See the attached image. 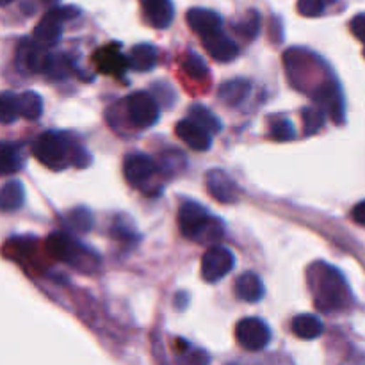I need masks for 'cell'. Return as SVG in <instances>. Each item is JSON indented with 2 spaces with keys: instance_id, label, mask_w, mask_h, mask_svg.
Instances as JSON below:
<instances>
[{
  "instance_id": "1",
  "label": "cell",
  "mask_w": 365,
  "mask_h": 365,
  "mask_svg": "<svg viewBox=\"0 0 365 365\" xmlns=\"http://www.w3.org/2000/svg\"><path fill=\"white\" fill-rule=\"evenodd\" d=\"M309 273L310 287L314 291V302L321 312H334L342 309L349 298L344 278L331 266H312Z\"/></svg>"
},
{
  "instance_id": "2",
  "label": "cell",
  "mask_w": 365,
  "mask_h": 365,
  "mask_svg": "<svg viewBox=\"0 0 365 365\" xmlns=\"http://www.w3.org/2000/svg\"><path fill=\"white\" fill-rule=\"evenodd\" d=\"M178 228L182 235L202 245H214L225 234L223 221L210 216L205 207L196 202H185L178 210Z\"/></svg>"
},
{
  "instance_id": "3",
  "label": "cell",
  "mask_w": 365,
  "mask_h": 365,
  "mask_svg": "<svg viewBox=\"0 0 365 365\" xmlns=\"http://www.w3.org/2000/svg\"><path fill=\"white\" fill-rule=\"evenodd\" d=\"M32 153L41 164L50 170H63L68 163H75L78 168L86 164V152L71 143L59 132H45L32 145Z\"/></svg>"
},
{
  "instance_id": "4",
  "label": "cell",
  "mask_w": 365,
  "mask_h": 365,
  "mask_svg": "<svg viewBox=\"0 0 365 365\" xmlns=\"http://www.w3.org/2000/svg\"><path fill=\"white\" fill-rule=\"evenodd\" d=\"M77 7H53L45 16L39 20L34 29V39L45 46H53L61 38L63 32V24L70 18L77 16Z\"/></svg>"
},
{
  "instance_id": "5",
  "label": "cell",
  "mask_w": 365,
  "mask_h": 365,
  "mask_svg": "<svg viewBox=\"0 0 365 365\" xmlns=\"http://www.w3.org/2000/svg\"><path fill=\"white\" fill-rule=\"evenodd\" d=\"M235 264L234 253L230 252L225 246H210L205 253H203L202 259V277L203 280L214 284V282H220L221 278L227 277L232 271Z\"/></svg>"
},
{
  "instance_id": "6",
  "label": "cell",
  "mask_w": 365,
  "mask_h": 365,
  "mask_svg": "<svg viewBox=\"0 0 365 365\" xmlns=\"http://www.w3.org/2000/svg\"><path fill=\"white\" fill-rule=\"evenodd\" d=\"M235 339L239 346L248 351H262L271 341V331L262 319L257 317H246L241 319L235 327Z\"/></svg>"
},
{
  "instance_id": "7",
  "label": "cell",
  "mask_w": 365,
  "mask_h": 365,
  "mask_svg": "<svg viewBox=\"0 0 365 365\" xmlns=\"http://www.w3.org/2000/svg\"><path fill=\"white\" fill-rule=\"evenodd\" d=\"M127 114L128 120L134 127L148 128L153 123H157L160 116L159 103L153 100L152 95L148 93L138 91L134 95L128 96L127 100Z\"/></svg>"
},
{
  "instance_id": "8",
  "label": "cell",
  "mask_w": 365,
  "mask_h": 365,
  "mask_svg": "<svg viewBox=\"0 0 365 365\" xmlns=\"http://www.w3.org/2000/svg\"><path fill=\"white\" fill-rule=\"evenodd\" d=\"M45 250L52 259L59 260V262H68V264H81L78 262V257H86V250L78 245L77 241H73L71 237L64 234H50V237L46 239ZM78 267V266H77Z\"/></svg>"
},
{
  "instance_id": "9",
  "label": "cell",
  "mask_w": 365,
  "mask_h": 365,
  "mask_svg": "<svg viewBox=\"0 0 365 365\" xmlns=\"http://www.w3.org/2000/svg\"><path fill=\"white\" fill-rule=\"evenodd\" d=\"M157 170V164L152 157L145 153H132L123 163V175L127 182L134 187H143V184L153 177Z\"/></svg>"
},
{
  "instance_id": "10",
  "label": "cell",
  "mask_w": 365,
  "mask_h": 365,
  "mask_svg": "<svg viewBox=\"0 0 365 365\" xmlns=\"http://www.w3.org/2000/svg\"><path fill=\"white\" fill-rule=\"evenodd\" d=\"M209 195L220 203H235L239 200V189L235 182L221 170H210L205 177Z\"/></svg>"
},
{
  "instance_id": "11",
  "label": "cell",
  "mask_w": 365,
  "mask_h": 365,
  "mask_svg": "<svg viewBox=\"0 0 365 365\" xmlns=\"http://www.w3.org/2000/svg\"><path fill=\"white\" fill-rule=\"evenodd\" d=\"M203 48L207 50L210 57L217 63H230L239 56L237 43L228 38L223 31H217L214 34L202 38Z\"/></svg>"
},
{
  "instance_id": "12",
  "label": "cell",
  "mask_w": 365,
  "mask_h": 365,
  "mask_svg": "<svg viewBox=\"0 0 365 365\" xmlns=\"http://www.w3.org/2000/svg\"><path fill=\"white\" fill-rule=\"evenodd\" d=\"M177 132L178 139L182 143L189 146V148L196 150V152H205V150L210 148L212 145V138H210V132L205 130L202 125H198L196 121H192L191 118L189 120H182L177 123Z\"/></svg>"
},
{
  "instance_id": "13",
  "label": "cell",
  "mask_w": 365,
  "mask_h": 365,
  "mask_svg": "<svg viewBox=\"0 0 365 365\" xmlns=\"http://www.w3.org/2000/svg\"><path fill=\"white\" fill-rule=\"evenodd\" d=\"M95 63L102 73L116 75V77H121L125 73V70L130 66L128 57H125L120 52V45H107L103 48H100L95 53Z\"/></svg>"
},
{
  "instance_id": "14",
  "label": "cell",
  "mask_w": 365,
  "mask_h": 365,
  "mask_svg": "<svg viewBox=\"0 0 365 365\" xmlns=\"http://www.w3.org/2000/svg\"><path fill=\"white\" fill-rule=\"evenodd\" d=\"M50 53L46 46L39 41H24L18 48V64L27 71H45L48 64Z\"/></svg>"
},
{
  "instance_id": "15",
  "label": "cell",
  "mask_w": 365,
  "mask_h": 365,
  "mask_svg": "<svg viewBox=\"0 0 365 365\" xmlns=\"http://www.w3.org/2000/svg\"><path fill=\"white\" fill-rule=\"evenodd\" d=\"M187 24L200 38L214 34V32L221 31V16L214 11L209 9H200L195 7L187 13Z\"/></svg>"
},
{
  "instance_id": "16",
  "label": "cell",
  "mask_w": 365,
  "mask_h": 365,
  "mask_svg": "<svg viewBox=\"0 0 365 365\" xmlns=\"http://www.w3.org/2000/svg\"><path fill=\"white\" fill-rule=\"evenodd\" d=\"M146 20L155 29H166L173 20L171 0H141Z\"/></svg>"
},
{
  "instance_id": "17",
  "label": "cell",
  "mask_w": 365,
  "mask_h": 365,
  "mask_svg": "<svg viewBox=\"0 0 365 365\" xmlns=\"http://www.w3.org/2000/svg\"><path fill=\"white\" fill-rule=\"evenodd\" d=\"M235 296L241 302L257 303L264 298V284L255 273H242L235 280Z\"/></svg>"
},
{
  "instance_id": "18",
  "label": "cell",
  "mask_w": 365,
  "mask_h": 365,
  "mask_svg": "<svg viewBox=\"0 0 365 365\" xmlns=\"http://www.w3.org/2000/svg\"><path fill=\"white\" fill-rule=\"evenodd\" d=\"M292 334L303 341H314L323 334V323L312 314H302L292 319Z\"/></svg>"
},
{
  "instance_id": "19",
  "label": "cell",
  "mask_w": 365,
  "mask_h": 365,
  "mask_svg": "<svg viewBox=\"0 0 365 365\" xmlns=\"http://www.w3.org/2000/svg\"><path fill=\"white\" fill-rule=\"evenodd\" d=\"M24 166V148L16 143H4L0 148V170L2 175H13Z\"/></svg>"
},
{
  "instance_id": "20",
  "label": "cell",
  "mask_w": 365,
  "mask_h": 365,
  "mask_svg": "<svg viewBox=\"0 0 365 365\" xmlns=\"http://www.w3.org/2000/svg\"><path fill=\"white\" fill-rule=\"evenodd\" d=\"M128 63L135 71H148L155 66L157 63V48L148 43L135 45L128 53Z\"/></svg>"
},
{
  "instance_id": "21",
  "label": "cell",
  "mask_w": 365,
  "mask_h": 365,
  "mask_svg": "<svg viewBox=\"0 0 365 365\" xmlns=\"http://www.w3.org/2000/svg\"><path fill=\"white\" fill-rule=\"evenodd\" d=\"M250 89H252V86H250L248 81L235 78V81L225 82L220 91H217V95H220L221 102L227 103V106H239L248 96Z\"/></svg>"
},
{
  "instance_id": "22",
  "label": "cell",
  "mask_w": 365,
  "mask_h": 365,
  "mask_svg": "<svg viewBox=\"0 0 365 365\" xmlns=\"http://www.w3.org/2000/svg\"><path fill=\"white\" fill-rule=\"evenodd\" d=\"M24 185L18 180H9L7 184H4L2 191H0V207L4 210L20 209L21 203H24Z\"/></svg>"
},
{
  "instance_id": "23",
  "label": "cell",
  "mask_w": 365,
  "mask_h": 365,
  "mask_svg": "<svg viewBox=\"0 0 365 365\" xmlns=\"http://www.w3.org/2000/svg\"><path fill=\"white\" fill-rule=\"evenodd\" d=\"M18 109L20 116L25 120H38L43 113V102L34 91H25L18 96Z\"/></svg>"
},
{
  "instance_id": "24",
  "label": "cell",
  "mask_w": 365,
  "mask_h": 365,
  "mask_svg": "<svg viewBox=\"0 0 365 365\" xmlns=\"http://www.w3.org/2000/svg\"><path fill=\"white\" fill-rule=\"evenodd\" d=\"M189 118L192 121H196L198 125H202L205 130H209L210 134H217L221 132V121L216 114L210 113L209 109H205L203 106H192L189 110Z\"/></svg>"
},
{
  "instance_id": "25",
  "label": "cell",
  "mask_w": 365,
  "mask_h": 365,
  "mask_svg": "<svg viewBox=\"0 0 365 365\" xmlns=\"http://www.w3.org/2000/svg\"><path fill=\"white\" fill-rule=\"evenodd\" d=\"M303 130L307 135H312L316 132L321 130V127L324 125V113L319 107H307L303 110Z\"/></svg>"
},
{
  "instance_id": "26",
  "label": "cell",
  "mask_w": 365,
  "mask_h": 365,
  "mask_svg": "<svg viewBox=\"0 0 365 365\" xmlns=\"http://www.w3.org/2000/svg\"><path fill=\"white\" fill-rule=\"evenodd\" d=\"M20 116V109H18V96H13L11 93H4L0 98V120L4 125L13 123L16 118Z\"/></svg>"
},
{
  "instance_id": "27",
  "label": "cell",
  "mask_w": 365,
  "mask_h": 365,
  "mask_svg": "<svg viewBox=\"0 0 365 365\" xmlns=\"http://www.w3.org/2000/svg\"><path fill=\"white\" fill-rule=\"evenodd\" d=\"M234 27L239 34H242L245 38H248V39H253L257 36V32H259V27H260L259 14H257L255 11H248V13L242 16V20L239 21V24H235Z\"/></svg>"
},
{
  "instance_id": "28",
  "label": "cell",
  "mask_w": 365,
  "mask_h": 365,
  "mask_svg": "<svg viewBox=\"0 0 365 365\" xmlns=\"http://www.w3.org/2000/svg\"><path fill=\"white\" fill-rule=\"evenodd\" d=\"M334 2L335 0H298V13L307 18L319 16Z\"/></svg>"
},
{
  "instance_id": "29",
  "label": "cell",
  "mask_w": 365,
  "mask_h": 365,
  "mask_svg": "<svg viewBox=\"0 0 365 365\" xmlns=\"http://www.w3.org/2000/svg\"><path fill=\"white\" fill-rule=\"evenodd\" d=\"M269 132L273 135V139H277V141H291L296 135L294 127H292V123L289 120H280L271 123Z\"/></svg>"
},
{
  "instance_id": "30",
  "label": "cell",
  "mask_w": 365,
  "mask_h": 365,
  "mask_svg": "<svg viewBox=\"0 0 365 365\" xmlns=\"http://www.w3.org/2000/svg\"><path fill=\"white\" fill-rule=\"evenodd\" d=\"M184 71L189 75V77L192 78H202L207 75V66L205 63H203L202 59H200L198 56H195V53H189L187 57H185L184 61Z\"/></svg>"
},
{
  "instance_id": "31",
  "label": "cell",
  "mask_w": 365,
  "mask_h": 365,
  "mask_svg": "<svg viewBox=\"0 0 365 365\" xmlns=\"http://www.w3.org/2000/svg\"><path fill=\"white\" fill-rule=\"evenodd\" d=\"M70 221L71 227L75 228L77 232H88L91 228V214L88 212L86 209H77L70 214Z\"/></svg>"
},
{
  "instance_id": "32",
  "label": "cell",
  "mask_w": 365,
  "mask_h": 365,
  "mask_svg": "<svg viewBox=\"0 0 365 365\" xmlns=\"http://www.w3.org/2000/svg\"><path fill=\"white\" fill-rule=\"evenodd\" d=\"M349 27H351L353 36L365 43V13L356 14V16L351 20V24H349Z\"/></svg>"
},
{
  "instance_id": "33",
  "label": "cell",
  "mask_w": 365,
  "mask_h": 365,
  "mask_svg": "<svg viewBox=\"0 0 365 365\" xmlns=\"http://www.w3.org/2000/svg\"><path fill=\"white\" fill-rule=\"evenodd\" d=\"M351 217L356 221V223L362 225V227H365V200H364V202L356 203V205L353 207Z\"/></svg>"
},
{
  "instance_id": "34",
  "label": "cell",
  "mask_w": 365,
  "mask_h": 365,
  "mask_svg": "<svg viewBox=\"0 0 365 365\" xmlns=\"http://www.w3.org/2000/svg\"><path fill=\"white\" fill-rule=\"evenodd\" d=\"M11 2H14V0H0V4H2V6H7V4H11Z\"/></svg>"
},
{
  "instance_id": "35",
  "label": "cell",
  "mask_w": 365,
  "mask_h": 365,
  "mask_svg": "<svg viewBox=\"0 0 365 365\" xmlns=\"http://www.w3.org/2000/svg\"><path fill=\"white\" fill-rule=\"evenodd\" d=\"M43 2H46V4H53V2H57V0H43Z\"/></svg>"
},
{
  "instance_id": "36",
  "label": "cell",
  "mask_w": 365,
  "mask_h": 365,
  "mask_svg": "<svg viewBox=\"0 0 365 365\" xmlns=\"http://www.w3.org/2000/svg\"><path fill=\"white\" fill-rule=\"evenodd\" d=\"M364 57H365V48H364Z\"/></svg>"
}]
</instances>
